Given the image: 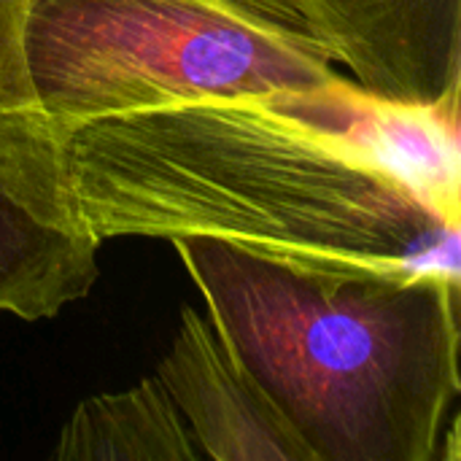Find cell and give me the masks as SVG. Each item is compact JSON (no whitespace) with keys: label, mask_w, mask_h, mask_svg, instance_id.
I'll use <instances>...</instances> for the list:
<instances>
[{"label":"cell","mask_w":461,"mask_h":461,"mask_svg":"<svg viewBox=\"0 0 461 461\" xmlns=\"http://www.w3.org/2000/svg\"><path fill=\"white\" fill-rule=\"evenodd\" d=\"M30 192L89 249L211 238L311 273L461 281L459 97L392 103L338 73L105 116L54 138Z\"/></svg>","instance_id":"6da1fadb"},{"label":"cell","mask_w":461,"mask_h":461,"mask_svg":"<svg viewBox=\"0 0 461 461\" xmlns=\"http://www.w3.org/2000/svg\"><path fill=\"white\" fill-rule=\"evenodd\" d=\"M170 243L313 461H459L461 281L327 276L211 238Z\"/></svg>","instance_id":"7a4b0ae2"},{"label":"cell","mask_w":461,"mask_h":461,"mask_svg":"<svg viewBox=\"0 0 461 461\" xmlns=\"http://www.w3.org/2000/svg\"><path fill=\"white\" fill-rule=\"evenodd\" d=\"M335 76L297 0H0V192L43 224L30 173L62 132L197 97L313 89Z\"/></svg>","instance_id":"3957f363"},{"label":"cell","mask_w":461,"mask_h":461,"mask_svg":"<svg viewBox=\"0 0 461 461\" xmlns=\"http://www.w3.org/2000/svg\"><path fill=\"white\" fill-rule=\"evenodd\" d=\"M335 65L365 92L408 105L461 95V0H297Z\"/></svg>","instance_id":"277c9868"},{"label":"cell","mask_w":461,"mask_h":461,"mask_svg":"<svg viewBox=\"0 0 461 461\" xmlns=\"http://www.w3.org/2000/svg\"><path fill=\"white\" fill-rule=\"evenodd\" d=\"M157 378L208 461H313L208 316L184 305Z\"/></svg>","instance_id":"5b68a950"},{"label":"cell","mask_w":461,"mask_h":461,"mask_svg":"<svg viewBox=\"0 0 461 461\" xmlns=\"http://www.w3.org/2000/svg\"><path fill=\"white\" fill-rule=\"evenodd\" d=\"M54 461H203L157 375L84 400L62 427Z\"/></svg>","instance_id":"8992f818"},{"label":"cell","mask_w":461,"mask_h":461,"mask_svg":"<svg viewBox=\"0 0 461 461\" xmlns=\"http://www.w3.org/2000/svg\"><path fill=\"white\" fill-rule=\"evenodd\" d=\"M97 251L38 224L0 192V311L24 321L51 319L89 294Z\"/></svg>","instance_id":"52a82bcc"}]
</instances>
